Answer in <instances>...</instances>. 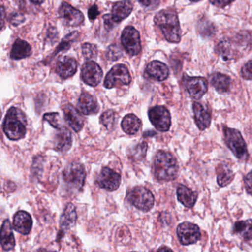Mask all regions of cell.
I'll return each mask as SVG.
<instances>
[{
  "label": "cell",
  "mask_w": 252,
  "mask_h": 252,
  "mask_svg": "<svg viewBox=\"0 0 252 252\" xmlns=\"http://www.w3.org/2000/svg\"><path fill=\"white\" fill-rule=\"evenodd\" d=\"M154 22L160 28L168 42L178 43L181 41V27L178 15L175 11L162 10L156 14Z\"/></svg>",
  "instance_id": "6da1fadb"
},
{
  "label": "cell",
  "mask_w": 252,
  "mask_h": 252,
  "mask_svg": "<svg viewBox=\"0 0 252 252\" xmlns=\"http://www.w3.org/2000/svg\"><path fill=\"white\" fill-rule=\"evenodd\" d=\"M153 172L159 181H171L178 175V164L176 158L171 153L159 151L153 160Z\"/></svg>",
  "instance_id": "7a4b0ae2"
},
{
  "label": "cell",
  "mask_w": 252,
  "mask_h": 252,
  "mask_svg": "<svg viewBox=\"0 0 252 252\" xmlns=\"http://www.w3.org/2000/svg\"><path fill=\"white\" fill-rule=\"evenodd\" d=\"M26 125L27 121L24 113L17 107H11L4 120V132L13 141L22 139L26 135Z\"/></svg>",
  "instance_id": "3957f363"
},
{
  "label": "cell",
  "mask_w": 252,
  "mask_h": 252,
  "mask_svg": "<svg viewBox=\"0 0 252 252\" xmlns=\"http://www.w3.org/2000/svg\"><path fill=\"white\" fill-rule=\"evenodd\" d=\"M85 167L79 162H73L67 165L63 172V180L71 191H80L85 184Z\"/></svg>",
  "instance_id": "277c9868"
},
{
  "label": "cell",
  "mask_w": 252,
  "mask_h": 252,
  "mask_svg": "<svg viewBox=\"0 0 252 252\" xmlns=\"http://www.w3.org/2000/svg\"><path fill=\"white\" fill-rule=\"evenodd\" d=\"M224 136L227 146L232 151L234 156L240 160H247L249 157L247 147L240 131L231 128H225Z\"/></svg>",
  "instance_id": "5b68a950"
},
{
  "label": "cell",
  "mask_w": 252,
  "mask_h": 252,
  "mask_svg": "<svg viewBox=\"0 0 252 252\" xmlns=\"http://www.w3.org/2000/svg\"><path fill=\"white\" fill-rule=\"evenodd\" d=\"M131 204L143 212H148L155 203L153 193L144 187H137L131 189L127 195Z\"/></svg>",
  "instance_id": "8992f818"
},
{
  "label": "cell",
  "mask_w": 252,
  "mask_h": 252,
  "mask_svg": "<svg viewBox=\"0 0 252 252\" xmlns=\"http://www.w3.org/2000/svg\"><path fill=\"white\" fill-rule=\"evenodd\" d=\"M132 81L127 67L124 64H117L110 70L104 79V87L110 89L120 85H128Z\"/></svg>",
  "instance_id": "52a82bcc"
},
{
  "label": "cell",
  "mask_w": 252,
  "mask_h": 252,
  "mask_svg": "<svg viewBox=\"0 0 252 252\" xmlns=\"http://www.w3.org/2000/svg\"><path fill=\"white\" fill-rule=\"evenodd\" d=\"M122 43L126 52L130 56L137 55L141 51L139 33L132 26H127L124 29L122 34Z\"/></svg>",
  "instance_id": "ba28073f"
},
{
  "label": "cell",
  "mask_w": 252,
  "mask_h": 252,
  "mask_svg": "<svg viewBox=\"0 0 252 252\" xmlns=\"http://www.w3.org/2000/svg\"><path fill=\"white\" fill-rule=\"evenodd\" d=\"M149 119L153 126L160 132H166L171 126L169 110L163 106H156L149 111Z\"/></svg>",
  "instance_id": "9c48e42d"
},
{
  "label": "cell",
  "mask_w": 252,
  "mask_h": 252,
  "mask_svg": "<svg viewBox=\"0 0 252 252\" xmlns=\"http://www.w3.org/2000/svg\"><path fill=\"white\" fill-rule=\"evenodd\" d=\"M177 234L181 244L184 246L194 244L200 240L201 236L199 227L189 222H183L178 225Z\"/></svg>",
  "instance_id": "30bf717a"
},
{
  "label": "cell",
  "mask_w": 252,
  "mask_h": 252,
  "mask_svg": "<svg viewBox=\"0 0 252 252\" xmlns=\"http://www.w3.org/2000/svg\"><path fill=\"white\" fill-rule=\"evenodd\" d=\"M183 82L188 94L194 99H200L207 92L208 82L204 78L185 76Z\"/></svg>",
  "instance_id": "8fae6325"
},
{
  "label": "cell",
  "mask_w": 252,
  "mask_h": 252,
  "mask_svg": "<svg viewBox=\"0 0 252 252\" xmlns=\"http://www.w3.org/2000/svg\"><path fill=\"white\" fill-rule=\"evenodd\" d=\"M121 181V175L108 167L104 168L97 178L98 186L108 191L118 189L120 186Z\"/></svg>",
  "instance_id": "7c38bea8"
},
{
  "label": "cell",
  "mask_w": 252,
  "mask_h": 252,
  "mask_svg": "<svg viewBox=\"0 0 252 252\" xmlns=\"http://www.w3.org/2000/svg\"><path fill=\"white\" fill-rule=\"evenodd\" d=\"M59 14L63 23L67 26L76 27L82 25L84 22L82 13L65 2L60 6Z\"/></svg>",
  "instance_id": "4fadbf2b"
},
{
  "label": "cell",
  "mask_w": 252,
  "mask_h": 252,
  "mask_svg": "<svg viewBox=\"0 0 252 252\" xmlns=\"http://www.w3.org/2000/svg\"><path fill=\"white\" fill-rule=\"evenodd\" d=\"M81 76L85 84L90 86L95 87L101 82L103 72L97 63L90 61L84 64Z\"/></svg>",
  "instance_id": "5bb4252c"
},
{
  "label": "cell",
  "mask_w": 252,
  "mask_h": 252,
  "mask_svg": "<svg viewBox=\"0 0 252 252\" xmlns=\"http://www.w3.org/2000/svg\"><path fill=\"white\" fill-rule=\"evenodd\" d=\"M194 121L196 125L200 130H204L210 126L212 116L209 108L206 104L200 102L193 104Z\"/></svg>",
  "instance_id": "9a60e30c"
},
{
  "label": "cell",
  "mask_w": 252,
  "mask_h": 252,
  "mask_svg": "<svg viewBox=\"0 0 252 252\" xmlns=\"http://www.w3.org/2000/svg\"><path fill=\"white\" fill-rule=\"evenodd\" d=\"M77 70V63L75 59L70 57H63L57 63V74L63 79L71 77Z\"/></svg>",
  "instance_id": "2e32d148"
},
{
  "label": "cell",
  "mask_w": 252,
  "mask_h": 252,
  "mask_svg": "<svg viewBox=\"0 0 252 252\" xmlns=\"http://www.w3.org/2000/svg\"><path fill=\"white\" fill-rule=\"evenodd\" d=\"M64 119L69 126L78 132L82 130L84 126V119L80 115L79 110H76L71 104H66L63 108Z\"/></svg>",
  "instance_id": "e0dca14e"
},
{
  "label": "cell",
  "mask_w": 252,
  "mask_h": 252,
  "mask_svg": "<svg viewBox=\"0 0 252 252\" xmlns=\"http://www.w3.org/2000/svg\"><path fill=\"white\" fill-rule=\"evenodd\" d=\"M77 109L82 114L88 116L96 114L99 111L100 107L95 97L87 93H84L79 97Z\"/></svg>",
  "instance_id": "ac0fdd59"
},
{
  "label": "cell",
  "mask_w": 252,
  "mask_h": 252,
  "mask_svg": "<svg viewBox=\"0 0 252 252\" xmlns=\"http://www.w3.org/2000/svg\"><path fill=\"white\" fill-rule=\"evenodd\" d=\"M14 228L22 234H29L33 225V220L30 214L25 211H20L14 215Z\"/></svg>",
  "instance_id": "d6986e66"
},
{
  "label": "cell",
  "mask_w": 252,
  "mask_h": 252,
  "mask_svg": "<svg viewBox=\"0 0 252 252\" xmlns=\"http://www.w3.org/2000/svg\"><path fill=\"white\" fill-rule=\"evenodd\" d=\"M72 146V135L68 129L62 127L54 138V148L61 153H66Z\"/></svg>",
  "instance_id": "ffe728a7"
},
{
  "label": "cell",
  "mask_w": 252,
  "mask_h": 252,
  "mask_svg": "<svg viewBox=\"0 0 252 252\" xmlns=\"http://www.w3.org/2000/svg\"><path fill=\"white\" fill-rule=\"evenodd\" d=\"M132 9L133 5L129 0H123L116 2L112 9V17L116 23H120L130 15Z\"/></svg>",
  "instance_id": "44dd1931"
},
{
  "label": "cell",
  "mask_w": 252,
  "mask_h": 252,
  "mask_svg": "<svg viewBox=\"0 0 252 252\" xmlns=\"http://www.w3.org/2000/svg\"><path fill=\"white\" fill-rule=\"evenodd\" d=\"M146 72L150 77L159 82L167 79L169 73L167 66L164 63L159 61L151 62L147 65Z\"/></svg>",
  "instance_id": "7402d4cb"
},
{
  "label": "cell",
  "mask_w": 252,
  "mask_h": 252,
  "mask_svg": "<svg viewBox=\"0 0 252 252\" xmlns=\"http://www.w3.org/2000/svg\"><path fill=\"white\" fill-rule=\"evenodd\" d=\"M1 246L5 251H9L15 246V239L9 220H4L1 229Z\"/></svg>",
  "instance_id": "603a6c76"
},
{
  "label": "cell",
  "mask_w": 252,
  "mask_h": 252,
  "mask_svg": "<svg viewBox=\"0 0 252 252\" xmlns=\"http://www.w3.org/2000/svg\"><path fill=\"white\" fill-rule=\"evenodd\" d=\"M178 200L187 208H192L197 199V194L188 187L180 185L177 189Z\"/></svg>",
  "instance_id": "cb8c5ba5"
},
{
  "label": "cell",
  "mask_w": 252,
  "mask_h": 252,
  "mask_svg": "<svg viewBox=\"0 0 252 252\" xmlns=\"http://www.w3.org/2000/svg\"><path fill=\"white\" fill-rule=\"evenodd\" d=\"M32 54L31 45L26 41L17 39L13 45L11 51V57L13 60H19L27 58Z\"/></svg>",
  "instance_id": "d4e9b609"
},
{
  "label": "cell",
  "mask_w": 252,
  "mask_h": 252,
  "mask_svg": "<svg viewBox=\"0 0 252 252\" xmlns=\"http://www.w3.org/2000/svg\"><path fill=\"white\" fill-rule=\"evenodd\" d=\"M77 220L76 208L73 203H69L64 209V213L60 220L61 228L64 230H69L76 224Z\"/></svg>",
  "instance_id": "484cf974"
},
{
  "label": "cell",
  "mask_w": 252,
  "mask_h": 252,
  "mask_svg": "<svg viewBox=\"0 0 252 252\" xmlns=\"http://www.w3.org/2000/svg\"><path fill=\"white\" fill-rule=\"evenodd\" d=\"M141 126V120L134 114L126 115L122 122V129L128 135H135L139 131Z\"/></svg>",
  "instance_id": "4316f807"
},
{
  "label": "cell",
  "mask_w": 252,
  "mask_h": 252,
  "mask_svg": "<svg viewBox=\"0 0 252 252\" xmlns=\"http://www.w3.org/2000/svg\"><path fill=\"white\" fill-rule=\"evenodd\" d=\"M211 85L221 94L227 93L229 91L231 85V79L228 76L222 73H216L212 75L210 78Z\"/></svg>",
  "instance_id": "83f0119b"
},
{
  "label": "cell",
  "mask_w": 252,
  "mask_h": 252,
  "mask_svg": "<svg viewBox=\"0 0 252 252\" xmlns=\"http://www.w3.org/2000/svg\"><path fill=\"white\" fill-rule=\"evenodd\" d=\"M234 232L244 240H252V220L238 221L234 225Z\"/></svg>",
  "instance_id": "f1b7e54d"
},
{
  "label": "cell",
  "mask_w": 252,
  "mask_h": 252,
  "mask_svg": "<svg viewBox=\"0 0 252 252\" xmlns=\"http://www.w3.org/2000/svg\"><path fill=\"white\" fill-rule=\"evenodd\" d=\"M234 173L228 166L221 165L218 169V183L220 187H226L234 179Z\"/></svg>",
  "instance_id": "f546056e"
},
{
  "label": "cell",
  "mask_w": 252,
  "mask_h": 252,
  "mask_svg": "<svg viewBox=\"0 0 252 252\" xmlns=\"http://www.w3.org/2000/svg\"><path fill=\"white\" fill-rule=\"evenodd\" d=\"M116 119H117L116 113L113 110H108V111L104 112L101 115L100 121L106 128L110 129H112L116 125Z\"/></svg>",
  "instance_id": "4dcf8cb0"
},
{
  "label": "cell",
  "mask_w": 252,
  "mask_h": 252,
  "mask_svg": "<svg viewBox=\"0 0 252 252\" xmlns=\"http://www.w3.org/2000/svg\"><path fill=\"white\" fill-rule=\"evenodd\" d=\"M82 54L87 60H91L96 58L98 55V48L96 45L91 43H85L82 46Z\"/></svg>",
  "instance_id": "1f68e13d"
},
{
  "label": "cell",
  "mask_w": 252,
  "mask_h": 252,
  "mask_svg": "<svg viewBox=\"0 0 252 252\" xmlns=\"http://www.w3.org/2000/svg\"><path fill=\"white\" fill-rule=\"evenodd\" d=\"M44 119L49 122L54 128L60 129L63 127L62 126L61 118H60V114L58 113H45L44 115Z\"/></svg>",
  "instance_id": "d6a6232c"
},
{
  "label": "cell",
  "mask_w": 252,
  "mask_h": 252,
  "mask_svg": "<svg viewBox=\"0 0 252 252\" xmlns=\"http://www.w3.org/2000/svg\"><path fill=\"white\" fill-rule=\"evenodd\" d=\"M147 144L146 142H142L138 144L131 152L132 157L135 160H141L144 158L147 153Z\"/></svg>",
  "instance_id": "836d02e7"
},
{
  "label": "cell",
  "mask_w": 252,
  "mask_h": 252,
  "mask_svg": "<svg viewBox=\"0 0 252 252\" xmlns=\"http://www.w3.org/2000/svg\"><path fill=\"white\" fill-rule=\"evenodd\" d=\"M107 57L109 60L116 61L122 57V50L118 45H110L107 51Z\"/></svg>",
  "instance_id": "e575fe53"
},
{
  "label": "cell",
  "mask_w": 252,
  "mask_h": 252,
  "mask_svg": "<svg viewBox=\"0 0 252 252\" xmlns=\"http://www.w3.org/2000/svg\"><path fill=\"white\" fill-rule=\"evenodd\" d=\"M199 30H200V32L202 33V35L206 36H211V35L215 32L213 26H212L210 23H209V22L206 21L203 22L202 24H200V29H199Z\"/></svg>",
  "instance_id": "d590c367"
},
{
  "label": "cell",
  "mask_w": 252,
  "mask_h": 252,
  "mask_svg": "<svg viewBox=\"0 0 252 252\" xmlns=\"http://www.w3.org/2000/svg\"><path fill=\"white\" fill-rule=\"evenodd\" d=\"M241 75L243 79L246 80L252 79V60L246 63L241 70Z\"/></svg>",
  "instance_id": "8d00e7d4"
},
{
  "label": "cell",
  "mask_w": 252,
  "mask_h": 252,
  "mask_svg": "<svg viewBox=\"0 0 252 252\" xmlns=\"http://www.w3.org/2000/svg\"><path fill=\"white\" fill-rule=\"evenodd\" d=\"M244 182L246 191L248 194L252 196V171L246 175Z\"/></svg>",
  "instance_id": "74e56055"
},
{
  "label": "cell",
  "mask_w": 252,
  "mask_h": 252,
  "mask_svg": "<svg viewBox=\"0 0 252 252\" xmlns=\"http://www.w3.org/2000/svg\"><path fill=\"white\" fill-rule=\"evenodd\" d=\"M211 3L219 8H224L234 2V0H209Z\"/></svg>",
  "instance_id": "f35d334b"
},
{
  "label": "cell",
  "mask_w": 252,
  "mask_h": 252,
  "mask_svg": "<svg viewBox=\"0 0 252 252\" xmlns=\"http://www.w3.org/2000/svg\"><path fill=\"white\" fill-rule=\"evenodd\" d=\"M24 17L19 14H12V15L11 16V17H10V22H11V24L14 25V26H19V25L21 24L22 23L24 22Z\"/></svg>",
  "instance_id": "ab89813d"
},
{
  "label": "cell",
  "mask_w": 252,
  "mask_h": 252,
  "mask_svg": "<svg viewBox=\"0 0 252 252\" xmlns=\"http://www.w3.org/2000/svg\"><path fill=\"white\" fill-rule=\"evenodd\" d=\"M99 14L98 7H97V5H94L88 11V17H89L90 20H94L99 15Z\"/></svg>",
  "instance_id": "60d3db41"
},
{
  "label": "cell",
  "mask_w": 252,
  "mask_h": 252,
  "mask_svg": "<svg viewBox=\"0 0 252 252\" xmlns=\"http://www.w3.org/2000/svg\"><path fill=\"white\" fill-rule=\"evenodd\" d=\"M104 21L105 26L108 29H112L113 25L116 23V22L113 20V17H112L111 14H107V15L104 16Z\"/></svg>",
  "instance_id": "b9f144b4"
},
{
  "label": "cell",
  "mask_w": 252,
  "mask_h": 252,
  "mask_svg": "<svg viewBox=\"0 0 252 252\" xmlns=\"http://www.w3.org/2000/svg\"><path fill=\"white\" fill-rule=\"evenodd\" d=\"M140 4L145 7H149L152 4L153 0H137Z\"/></svg>",
  "instance_id": "7bdbcfd3"
},
{
  "label": "cell",
  "mask_w": 252,
  "mask_h": 252,
  "mask_svg": "<svg viewBox=\"0 0 252 252\" xmlns=\"http://www.w3.org/2000/svg\"><path fill=\"white\" fill-rule=\"evenodd\" d=\"M32 2L35 4H41L45 1V0H31Z\"/></svg>",
  "instance_id": "ee69618b"
},
{
  "label": "cell",
  "mask_w": 252,
  "mask_h": 252,
  "mask_svg": "<svg viewBox=\"0 0 252 252\" xmlns=\"http://www.w3.org/2000/svg\"><path fill=\"white\" fill-rule=\"evenodd\" d=\"M4 14H5V12H4V8H3V7H2V26H3Z\"/></svg>",
  "instance_id": "f6af8a7d"
},
{
  "label": "cell",
  "mask_w": 252,
  "mask_h": 252,
  "mask_svg": "<svg viewBox=\"0 0 252 252\" xmlns=\"http://www.w3.org/2000/svg\"><path fill=\"white\" fill-rule=\"evenodd\" d=\"M165 250L172 251V249H169V248H167V247L160 248V249H158V251H165Z\"/></svg>",
  "instance_id": "bcb514c9"
},
{
  "label": "cell",
  "mask_w": 252,
  "mask_h": 252,
  "mask_svg": "<svg viewBox=\"0 0 252 252\" xmlns=\"http://www.w3.org/2000/svg\"><path fill=\"white\" fill-rule=\"evenodd\" d=\"M190 1H191V2H198L200 0H190Z\"/></svg>",
  "instance_id": "7dc6e473"
}]
</instances>
